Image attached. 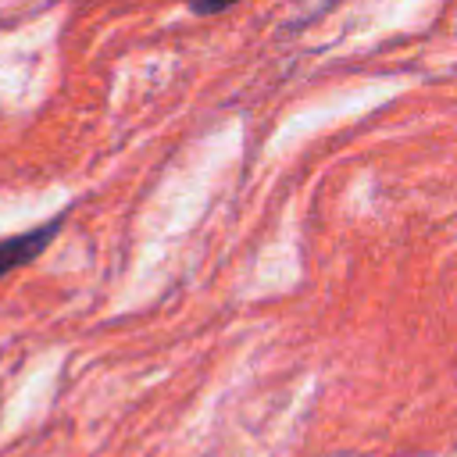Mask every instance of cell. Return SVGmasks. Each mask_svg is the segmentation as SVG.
I'll return each instance as SVG.
<instances>
[{
  "label": "cell",
  "instance_id": "cell-1",
  "mask_svg": "<svg viewBox=\"0 0 457 457\" xmlns=\"http://www.w3.org/2000/svg\"><path fill=\"white\" fill-rule=\"evenodd\" d=\"M61 225H64V211L54 214L46 225H36V228H25V232L4 236L0 239V278L11 275V271H18V268H25L29 261H36L54 243V236L61 232Z\"/></svg>",
  "mask_w": 457,
  "mask_h": 457
},
{
  "label": "cell",
  "instance_id": "cell-2",
  "mask_svg": "<svg viewBox=\"0 0 457 457\" xmlns=\"http://www.w3.org/2000/svg\"><path fill=\"white\" fill-rule=\"evenodd\" d=\"M186 4H189L193 14H221V11H228L239 0H186Z\"/></svg>",
  "mask_w": 457,
  "mask_h": 457
}]
</instances>
